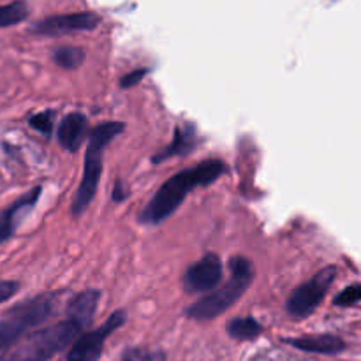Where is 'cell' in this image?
<instances>
[{
    "label": "cell",
    "mask_w": 361,
    "mask_h": 361,
    "mask_svg": "<svg viewBox=\"0 0 361 361\" xmlns=\"http://www.w3.org/2000/svg\"><path fill=\"white\" fill-rule=\"evenodd\" d=\"M101 295L99 289H85L74 295L66 307V319L28 334L16 345L0 353V361H49L69 349L94 323Z\"/></svg>",
    "instance_id": "1"
},
{
    "label": "cell",
    "mask_w": 361,
    "mask_h": 361,
    "mask_svg": "<svg viewBox=\"0 0 361 361\" xmlns=\"http://www.w3.org/2000/svg\"><path fill=\"white\" fill-rule=\"evenodd\" d=\"M229 166L217 157L207 159L166 180L137 215L141 226H159L183 204L185 197L200 187H208L228 175Z\"/></svg>",
    "instance_id": "2"
},
{
    "label": "cell",
    "mask_w": 361,
    "mask_h": 361,
    "mask_svg": "<svg viewBox=\"0 0 361 361\" xmlns=\"http://www.w3.org/2000/svg\"><path fill=\"white\" fill-rule=\"evenodd\" d=\"M123 130H126V123L116 122V120L101 122L94 129H90L87 140V150H85L83 176H81V182L78 185L76 194H74L73 203H71V214L74 217L83 215L92 204V201H94L102 176V162H104L106 148Z\"/></svg>",
    "instance_id": "3"
},
{
    "label": "cell",
    "mask_w": 361,
    "mask_h": 361,
    "mask_svg": "<svg viewBox=\"0 0 361 361\" xmlns=\"http://www.w3.org/2000/svg\"><path fill=\"white\" fill-rule=\"evenodd\" d=\"M229 279L217 289L201 296L185 309V317L194 321H212L228 312L240 302L254 281V264L245 256L229 259Z\"/></svg>",
    "instance_id": "4"
},
{
    "label": "cell",
    "mask_w": 361,
    "mask_h": 361,
    "mask_svg": "<svg viewBox=\"0 0 361 361\" xmlns=\"http://www.w3.org/2000/svg\"><path fill=\"white\" fill-rule=\"evenodd\" d=\"M63 291H44L11 307L0 317V353L7 351L56 314Z\"/></svg>",
    "instance_id": "5"
},
{
    "label": "cell",
    "mask_w": 361,
    "mask_h": 361,
    "mask_svg": "<svg viewBox=\"0 0 361 361\" xmlns=\"http://www.w3.org/2000/svg\"><path fill=\"white\" fill-rule=\"evenodd\" d=\"M335 277H337V267L328 264L323 270L317 271L316 275H312L309 281L302 282L298 288L293 289L291 295L286 300V312L293 319L298 321L312 316L326 298Z\"/></svg>",
    "instance_id": "6"
},
{
    "label": "cell",
    "mask_w": 361,
    "mask_h": 361,
    "mask_svg": "<svg viewBox=\"0 0 361 361\" xmlns=\"http://www.w3.org/2000/svg\"><path fill=\"white\" fill-rule=\"evenodd\" d=\"M127 323V310L116 309L109 314L108 319L101 326L94 330L83 331L73 345L69 348L66 361H99L102 353H104V344L109 335L115 334L118 328H122Z\"/></svg>",
    "instance_id": "7"
},
{
    "label": "cell",
    "mask_w": 361,
    "mask_h": 361,
    "mask_svg": "<svg viewBox=\"0 0 361 361\" xmlns=\"http://www.w3.org/2000/svg\"><path fill=\"white\" fill-rule=\"evenodd\" d=\"M102 18L94 11L81 13L53 14L30 25L28 32L42 37H62V35L78 34V32H92L101 25Z\"/></svg>",
    "instance_id": "8"
},
{
    "label": "cell",
    "mask_w": 361,
    "mask_h": 361,
    "mask_svg": "<svg viewBox=\"0 0 361 361\" xmlns=\"http://www.w3.org/2000/svg\"><path fill=\"white\" fill-rule=\"evenodd\" d=\"M224 264L219 254L208 252L200 261L190 264L182 275V288L187 295H208L221 286Z\"/></svg>",
    "instance_id": "9"
},
{
    "label": "cell",
    "mask_w": 361,
    "mask_h": 361,
    "mask_svg": "<svg viewBox=\"0 0 361 361\" xmlns=\"http://www.w3.org/2000/svg\"><path fill=\"white\" fill-rule=\"evenodd\" d=\"M41 194H42V185H34L30 190L21 194L18 200H14L13 203L7 204L6 208L0 210V245L6 243L7 240L13 238L18 226H20L21 222L32 214L35 204L39 203Z\"/></svg>",
    "instance_id": "10"
},
{
    "label": "cell",
    "mask_w": 361,
    "mask_h": 361,
    "mask_svg": "<svg viewBox=\"0 0 361 361\" xmlns=\"http://www.w3.org/2000/svg\"><path fill=\"white\" fill-rule=\"evenodd\" d=\"M200 145L201 137L196 127L192 123H180L173 130L171 143L152 155V164H162L173 157H187L192 152H196Z\"/></svg>",
    "instance_id": "11"
},
{
    "label": "cell",
    "mask_w": 361,
    "mask_h": 361,
    "mask_svg": "<svg viewBox=\"0 0 361 361\" xmlns=\"http://www.w3.org/2000/svg\"><path fill=\"white\" fill-rule=\"evenodd\" d=\"M282 342L298 351L310 353V355H323V356H338L345 351L348 344L344 338L331 334L321 335H303V337H284Z\"/></svg>",
    "instance_id": "12"
},
{
    "label": "cell",
    "mask_w": 361,
    "mask_h": 361,
    "mask_svg": "<svg viewBox=\"0 0 361 361\" xmlns=\"http://www.w3.org/2000/svg\"><path fill=\"white\" fill-rule=\"evenodd\" d=\"M88 134H90L88 118L81 111H73L63 116L59 129H56L60 147L69 154H76L80 150L85 140H88Z\"/></svg>",
    "instance_id": "13"
},
{
    "label": "cell",
    "mask_w": 361,
    "mask_h": 361,
    "mask_svg": "<svg viewBox=\"0 0 361 361\" xmlns=\"http://www.w3.org/2000/svg\"><path fill=\"white\" fill-rule=\"evenodd\" d=\"M226 334L238 342H249L256 341L261 334H263V324L256 319L254 316H242L233 317L226 324Z\"/></svg>",
    "instance_id": "14"
},
{
    "label": "cell",
    "mask_w": 361,
    "mask_h": 361,
    "mask_svg": "<svg viewBox=\"0 0 361 361\" xmlns=\"http://www.w3.org/2000/svg\"><path fill=\"white\" fill-rule=\"evenodd\" d=\"M53 62L63 71H74L81 67L87 60V51L80 46H60L53 51Z\"/></svg>",
    "instance_id": "15"
},
{
    "label": "cell",
    "mask_w": 361,
    "mask_h": 361,
    "mask_svg": "<svg viewBox=\"0 0 361 361\" xmlns=\"http://www.w3.org/2000/svg\"><path fill=\"white\" fill-rule=\"evenodd\" d=\"M30 14V7L23 0H16V2L4 4L0 6V28L14 27V25L23 23Z\"/></svg>",
    "instance_id": "16"
},
{
    "label": "cell",
    "mask_w": 361,
    "mask_h": 361,
    "mask_svg": "<svg viewBox=\"0 0 361 361\" xmlns=\"http://www.w3.org/2000/svg\"><path fill=\"white\" fill-rule=\"evenodd\" d=\"M55 116L56 113L53 111V109H44V111L41 113H34V115L28 118V126L49 140L53 134V127H55L53 126V123H55Z\"/></svg>",
    "instance_id": "17"
},
{
    "label": "cell",
    "mask_w": 361,
    "mask_h": 361,
    "mask_svg": "<svg viewBox=\"0 0 361 361\" xmlns=\"http://www.w3.org/2000/svg\"><path fill=\"white\" fill-rule=\"evenodd\" d=\"M122 361H166V355L147 348H129L123 351Z\"/></svg>",
    "instance_id": "18"
},
{
    "label": "cell",
    "mask_w": 361,
    "mask_h": 361,
    "mask_svg": "<svg viewBox=\"0 0 361 361\" xmlns=\"http://www.w3.org/2000/svg\"><path fill=\"white\" fill-rule=\"evenodd\" d=\"M360 300H361V284L356 282V284H351L348 286V288H344L337 296H335L334 305L348 309V307L358 305Z\"/></svg>",
    "instance_id": "19"
},
{
    "label": "cell",
    "mask_w": 361,
    "mask_h": 361,
    "mask_svg": "<svg viewBox=\"0 0 361 361\" xmlns=\"http://www.w3.org/2000/svg\"><path fill=\"white\" fill-rule=\"evenodd\" d=\"M148 73H150V67H140V69H134L130 71V73L123 74V76L120 78V88L127 90V88L136 87V85H140L141 81L145 80V76H147Z\"/></svg>",
    "instance_id": "20"
},
{
    "label": "cell",
    "mask_w": 361,
    "mask_h": 361,
    "mask_svg": "<svg viewBox=\"0 0 361 361\" xmlns=\"http://www.w3.org/2000/svg\"><path fill=\"white\" fill-rule=\"evenodd\" d=\"M20 289L21 284L18 281H4V279H0V305L9 302Z\"/></svg>",
    "instance_id": "21"
},
{
    "label": "cell",
    "mask_w": 361,
    "mask_h": 361,
    "mask_svg": "<svg viewBox=\"0 0 361 361\" xmlns=\"http://www.w3.org/2000/svg\"><path fill=\"white\" fill-rule=\"evenodd\" d=\"M123 200H127V190H126V187H123L122 182H116L115 189H113V201L120 203V201H123Z\"/></svg>",
    "instance_id": "22"
}]
</instances>
